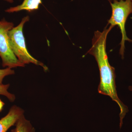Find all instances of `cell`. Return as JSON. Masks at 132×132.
I'll use <instances>...</instances> for the list:
<instances>
[{
	"instance_id": "1",
	"label": "cell",
	"mask_w": 132,
	"mask_h": 132,
	"mask_svg": "<svg viewBox=\"0 0 132 132\" xmlns=\"http://www.w3.org/2000/svg\"><path fill=\"white\" fill-rule=\"evenodd\" d=\"M112 28L110 26L108 28L106 27L102 32H95L92 46L88 53L95 57L98 66L100 79L98 88L99 93L109 96L119 107L121 128L123 119L128 109L118 97L116 86L115 69L109 64L106 52L107 37Z\"/></svg>"
},
{
	"instance_id": "6",
	"label": "cell",
	"mask_w": 132,
	"mask_h": 132,
	"mask_svg": "<svg viewBox=\"0 0 132 132\" xmlns=\"http://www.w3.org/2000/svg\"><path fill=\"white\" fill-rule=\"evenodd\" d=\"M42 3V0H24L20 5L7 9L5 12L13 13L22 10H26L28 12H32L39 9V5Z\"/></svg>"
},
{
	"instance_id": "14",
	"label": "cell",
	"mask_w": 132,
	"mask_h": 132,
	"mask_svg": "<svg viewBox=\"0 0 132 132\" xmlns=\"http://www.w3.org/2000/svg\"><path fill=\"white\" fill-rule=\"evenodd\" d=\"M131 2H132V0H131Z\"/></svg>"
},
{
	"instance_id": "4",
	"label": "cell",
	"mask_w": 132,
	"mask_h": 132,
	"mask_svg": "<svg viewBox=\"0 0 132 132\" xmlns=\"http://www.w3.org/2000/svg\"><path fill=\"white\" fill-rule=\"evenodd\" d=\"M13 27V22L4 19L0 20V57L3 67L11 69L25 66L17 59L10 45L8 33Z\"/></svg>"
},
{
	"instance_id": "13",
	"label": "cell",
	"mask_w": 132,
	"mask_h": 132,
	"mask_svg": "<svg viewBox=\"0 0 132 132\" xmlns=\"http://www.w3.org/2000/svg\"><path fill=\"white\" fill-rule=\"evenodd\" d=\"M120 1V0H109V1Z\"/></svg>"
},
{
	"instance_id": "9",
	"label": "cell",
	"mask_w": 132,
	"mask_h": 132,
	"mask_svg": "<svg viewBox=\"0 0 132 132\" xmlns=\"http://www.w3.org/2000/svg\"><path fill=\"white\" fill-rule=\"evenodd\" d=\"M15 72L12 69L6 68L4 69H0V85H3V79L7 76L14 74Z\"/></svg>"
},
{
	"instance_id": "12",
	"label": "cell",
	"mask_w": 132,
	"mask_h": 132,
	"mask_svg": "<svg viewBox=\"0 0 132 132\" xmlns=\"http://www.w3.org/2000/svg\"><path fill=\"white\" fill-rule=\"evenodd\" d=\"M129 89L130 91H132V86H130L129 87Z\"/></svg>"
},
{
	"instance_id": "5",
	"label": "cell",
	"mask_w": 132,
	"mask_h": 132,
	"mask_svg": "<svg viewBox=\"0 0 132 132\" xmlns=\"http://www.w3.org/2000/svg\"><path fill=\"white\" fill-rule=\"evenodd\" d=\"M24 114V109L16 105L11 107L7 114L0 119V132L7 131Z\"/></svg>"
},
{
	"instance_id": "3",
	"label": "cell",
	"mask_w": 132,
	"mask_h": 132,
	"mask_svg": "<svg viewBox=\"0 0 132 132\" xmlns=\"http://www.w3.org/2000/svg\"><path fill=\"white\" fill-rule=\"evenodd\" d=\"M112 9V14L108 20V24L113 28L118 26L122 35L120 54L124 58L125 42L126 41L131 42L132 40L127 36L125 24L128 16L132 14V2L131 0H120L110 1Z\"/></svg>"
},
{
	"instance_id": "11",
	"label": "cell",
	"mask_w": 132,
	"mask_h": 132,
	"mask_svg": "<svg viewBox=\"0 0 132 132\" xmlns=\"http://www.w3.org/2000/svg\"><path fill=\"white\" fill-rule=\"evenodd\" d=\"M4 1L10 3H13L14 2L13 0H4Z\"/></svg>"
},
{
	"instance_id": "7",
	"label": "cell",
	"mask_w": 132,
	"mask_h": 132,
	"mask_svg": "<svg viewBox=\"0 0 132 132\" xmlns=\"http://www.w3.org/2000/svg\"><path fill=\"white\" fill-rule=\"evenodd\" d=\"M15 127L11 132H35V129L31 122L27 119L24 114L15 123Z\"/></svg>"
},
{
	"instance_id": "8",
	"label": "cell",
	"mask_w": 132,
	"mask_h": 132,
	"mask_svg": "<svg viewBox=\"0 0 132 132\" xmlns=\"http://www.w3.org/2000/svg\"><path fill=\"white\" fill-rule=\"evenodd\" d=\"M10 84L0 85V95L6 97L10 102H13L15 101V96L13 94L9 92L8 89Z\"/></svg>"
},
{
	"instance_id": "10",
	"label": "cell",
	"mask_w": 132,
	"mask_h": 132,
	"mask_svg": "<svg viewBox=\"0 0 132 132\" xmlns=\"http://www.w3.org/2000/svg\"><path fill=\"white\" fill-rule=\"evenodd\" d=\"M5 105V104L4 102L0 99V112L2 111L3 107H4Z\"/></svg>"
},
{
	"instance_id": "2",
	"label": "cell",
	"mask_w": 132,
	"mask_h": 132,
	"mask_svg": "<svg viewBox=\"0 0 132 132\" xmlns=\"http://www.w3.org/2000/svg\"><path fill=\"white\" fill-rule=\"evenodd\" d=\"M29 20V16L24 17L18 26L14 27L9 32L10 45L13 53L21 63L25 65L32 63L41 66L45 71L48 68L41 62L35 59L28 51L23 32L24 24Z\"/></svg>"
}]
</instances>
